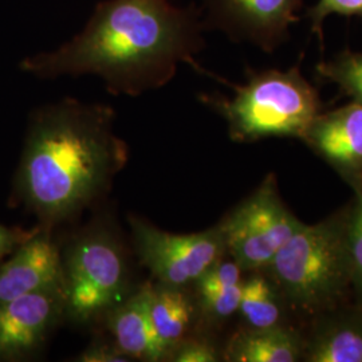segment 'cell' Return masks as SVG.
Wrapping results in <instances>:
<instances>
[{"label":"cell","mask_w":362,"mask_h":362,"mask_svg":"<svg viewBox=\"0 0 362 362\" xmlns=\"http://www.w3.org/2000/svg\"><path fill=\"white\" fill-rule=\"evenodd\" d=\"M303 137L330 161L362 168V104L356 101L315 117Z\"/></svg>","instance_id":"12"},{"label":"cell","mask_w":362,"mask_h":362,"mask_svg":"<svg viewBox=\"0 0 362 362\" xmlns=\"http://www.w3.org/2000/svg\"><path fill=\"white\" fill-rule=\"evenodd\" d=\"M151 315L156 334L170 353L179 342L185 339L194 308L189 298L182 293V288L157 284L152 286Z\"/></svg>","instance_id":"14"},{"label":"cell","mask_w":362,"mask_h":362,"mask_svg":"<svg viewBox=\"0 0 362 362\" xmlns=\"http://www.w3.org/2000/svg\"><path fill=\"white\" fill-rule=\"evenodd\" d=\"M35 233L37 231L31 233H22L19 230H11L4 226H0V259L13 252Z\"/></svg>","instance_id":"23"},{"label":"cell","mask_w":362,"mask_h":362,"mask_svg":"<svg viewBox=\"0 0 362 362\" xmlns=\"http://www.w3.org/2000/svg\"><path fill=\"white\" fill-rule=\"evenodd\" d=\"M136 252L160 285L184 288L196 284L227 251L221 226L203 233H170L130 216Z\"/></svg>","instance_id":"6"},{"label":"cell","mask_w":362,"mask_h":362,"mask_svg":"<svg viewBox=\"0 0 362 362\" xmlns=\"http://www.w3.org/2000/svg\"><path fill=\"white\" fill-rule=\"evenodd\" d=\"M52 287H64L62 257L49 231L38 230L0 266V306Z\"/></svg>","instance_id":"10"},{"label":"cell","mask_w":362,"mask_h":362,"mask_svg":"<svg viewBox=\"0 0 362 362\" xmlns=\"http://www.w3.org/2000/svg\"><path fill=\"white\" fill-rule=\"evenodd\" d=\"M78 361L81 362H127L130 361L116 345H91L85 350Z\"/></svg>","instance_id":"22"},{"label":"cell","mask_w":362,"mask_h":362,"mask_svg":"<svg viewBox=\"0 0 362 362\" xmlns=\"http://www.w3.org/2000/svg\"><path fill=\"white\" fill-rule=\"evenodd\" d=\"M196 285L200 303L211 317L223 320L239 310L243 281L242 267L235 260H219Z\"/></svg>","instance_id":"15"},{"label":"cell","mask_w":362,"mask_h":362,"mask_svg":"<svg viewBox=\"0 0 362 362\" xmlns=\"http://www.w3.org/2000/svg\"><path fill=\"white\" fill-rule=\"evenodd\" d=\"M169 361L177 362H215L218 353L208 342L199 339H182L170 350Z\"/></svg>","instance_id":"21"},{"label":"cell","mask_w":362,"mask_h":362,"mask_svg":"<svg viewBox=\"0 0 362 362\" xmlns=\"http://www.w3.org/2000/svg\"><path fill=\"white\" fill-rule=\"evenodd\" d=\"M64 314V287L35 291L0 306V357L35 349Z\"/></svg>","instance_id":"9"},{"label":"cell","mask_w":362,"mask_h":362,"mask_svg":"<svg viewBox=\"0 0 362 362\" xmlns=\"http://www.w3.org/2000/svg\"><path fill=\"white\" fill-rule=\"evenodd\" d=\"M220 226L233 260L242 270H258L270 266L302 223L284 206L275 184L267 180Z\"/></svg>","instance_id":"7"},{"label":"cell","mask_w":362,"mask_h":362,"mask_svg":"<svg viewBox=\"0 0 362 362\" xmlns=\"http://www.w3.org/2000/svg\"><path fill=\"white\" fill-rule=\"evenodd\" d=\"M203 27L199 11L169 0H105L77 37L23 69L40 78L97 76L110 93L136 97L165 86L181 62L196 65Z\"/></svg>","instance_id":"1"},{"label":"cell","mask_w":362,"mask_h":362,"mask_svg":"<svg viewBox=\"0 0 362 362\" xmlns=\"http://www.w3.org/2000/svg\"><path fill=\"white\" fill-rule=\"evenodd\" d=\"M351 274L362 284V194L358 196L346 236Z\"/></svg>","instance_id":"20"},{"label":"cell","mask_w":362,"mask_h":362,"mask_svg":"<svg viewBox=\"0 0 362 362\" xmlns=\"http://www.w3.org/2000/svg\"><path fill=\"white\" fill-rule=\"evenodd\" d=\"M204 25L223 30L231 38L248 40L272 52L298 22L302 0H203Z\"/></svg>","instance_id":"8"},{"label":"cell","mask_w":362,"mask_h":362,"mask_svg":"<svg viewBox=\"0 0 362 362\" xmlns=\"http://www.w3.org/2000/svg\"><path fill=\"white\" fill-rule=\"evenodd\" d=\"M64 266L65 314L88 322L107 314L128 288V263L116 238L103 228L89 230L69 246Z\"/></svg>","instance_id":"5"},{"label":"cell","mask_w":362,"mask_h":362,"mask_svg":"<svg viewBox=\"0 0 362 362\" xmlns=\"http://www.w3.org/2000/svg\"><path fill=\"white\" fill-rule=\"evenodd\" d=\"M342 16H360L362 18V0H318V3L311 7L308 16L311 21V31L317 33L322 39V25L329 15Z\"/></svg>","instance_id":"19"},{"label":"cell","mask_w":362,"mask_h":362,"mask_svg":"<svg viewBox=\"0 0 362 362\" xmlns=\"http://www.w3.org/2000/svg\"><path fill=\"white\" fill-rule=\"evenodd\" d=\"M269 267L294 305L320 308L341 293L351 275L346 238L330 226L302 224Z\"/></svg>","instance_id":"4"},{"label":"cell","mask_w":362,"mask_h":362,"mask_svg":"<svg viewBox=\"0 0 362 362\" xmlns=\"http://www.w3.org/2000/svg\"><path fill=\"white\" fill-rule=\"evenodd\" d=\"M308 360L313 362H362L361 325H337L318 337Z\"/></svg>","instance_id":"16"},{"label":"cell","mask_w":362,"mask_h":362,"mask_svg":"<svg viewBox=\"0 0 362 362\" xmlns=\"http://www.w3.org/2000/svg\"><path fill=\"white\" fill-rule=\"evenodd\" d=\"M233 98H208L228 122L230 136L239 143L264 137H303L318 116L320 100L299 69L267 70L235 86Z\"/></svg>","instance_id":"3"},{"label":"cell","mask_w":362,"mask_h":362,"mask_svg":"<svg viewBox=\"0 0 362 362\" xmlns=\"http://www.w3.org/2000/svg\"><path fill=\"white\" fill-rule=\"evenodd\" d=\"M318 71L362 104V52H342L334 61L318 66Z\"/></svg>","instance_id":"18"},{"label":"cell","mask_w":362,"mask_h":362,"mask_svg":"<svg viewBox=\"0 0 362 362\" xmlns=\"http://www.w3.org/2000/svg\"><path fill=\"white\" fill-rule=\"evenodd\" d=\"M115 110L66 98L33 118L21 169L19 194L47 227L78 216L103 196L128 161L115 133Z\"/></svg>","instance_id":"2"},{"label":"cell","mask_w":362,"mask_h":362,"mask_svg":"<svg viewBox=\"0 0 362 362\" xmlns=\"http://www.w3.org/2000/svg\"><path fill=\"white\" fill-rule=\"evenodd\" d=\"M252 329L276 326L281 310L270 284L259 275L243 281L239 310Z\"/></svg>","instance_id":"17"},{"label":"cell","mask_w":362,"mask_h":362,"mask_svg":"<svg viewBox=\"0 0 362 362\" xmlns=\"http://www.w3.org/2000/svg\"><path fill=\"white\" fill-rule=\"evenodd\" d=\"M298 358L297 339L276 326L240 332L226 351V360L233 362H294Z\"/></svg>","instance_id":"13"},{"label":"cell","mask_w":362,"mask_h":362,"mask_svg":"<svg viewBox=\"0 0 362 362\" xmlns=\"http://www.w3.org/2000/svg\"><path fill=\"white\" fill-rule=\"evenodd\" d=\"M153 284H145L107 313V325L115 345L130 360L163 361L169 351L156 334L151 315Z\"/></svg>","instance_id":"11"}]
</instances>
